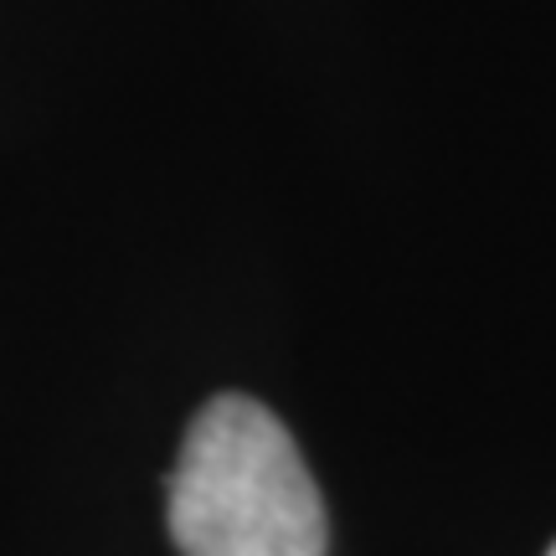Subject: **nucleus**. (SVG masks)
<instances>
[{"mask_svg":"<svg viewBox=\"0 0 556 556\" xmlns=\"http://www.w3.org/2000/svg\"><path fill=\"white\" fill-rule=\"evenodd\" d=\"M186 556H325L330 516L289 428L253 397H212L191 417L165 484Z\"/></svg>","mask_w":556,"mask_h":556,"instance_id":"1","label":"nucleus"},{"mask_svg":"<svg viewBox=\"0 0 556 556\" xmlns=\"http://www.w3.org/2000/svg\"><path fill=\"white\" fill-rule=\"evenodd\" d=\"M546 556H556V546H552V552H546Z\"/></svg>","mask_w":556,"mask_h":556,"instance_id":"2","label":"nucleus"}]
</instances>
